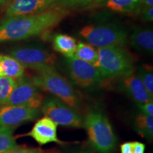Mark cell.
Instances as JSON below:
<instances>
[{"label":"cell","mask_w":153,"mask_h":153,"mask_svg":"<svg viewBox=\"0 0 153 153\" xmlns=\"http://www.w3.org/2000/svg\"><path fill=\"white\" fill-rule=\"evenodd\" d=\"M131 46L141 52L152 53L153 51V31L152 28L137 27L130 36Z\"/></svg>","instance_id":"cell-14"},{"label":"cell","mask_w":153,"mask_h":153,"mask_svg":"<svg viewBox=\"0 0 153 153\" xmlns=\"http://www.w3.org/2000/svg\"><path fill=\"white\" fill-rule=\"evenodd\" d=\"M137 75L140 78L143 85L149 94L153 98V72L152 68L150 66L143 65L140 68Z\"/></svg>","instance_id":"cell-22"},{"label":"cell","mask_w":153,"mask_h":153,"mask_svg":"<svg viewBox=\"0 0 153 153\" xmlns=\"http://www.w3.org/2000/svg\"><path fill=\"white\" fill-rule=\"evenodd\" d=\"M7 1H8V0H0V6L4 4L5 3L7 2Z\"/></svg>","instance_id":"cell-31"},{"label":"cell","mask_w":153,"mask_h":153,"mask_svg":"<svg viewBox=\"0 0 153 153\" xmlns=\"http://www.w3.org/2000/svg\"><path fill=\"white\" fill-rule=\"evenodd\" d=\"M36 72L31 79L38 89L51 93L75 110L78 108L79 97L75 89L53 66L46 67Z\"/></svg>","instance_id":"cell-3"},{"label":"cell","mask_w":153,"mask_h":153,"mask_svg":"<svg viewBox=\"0 0 153 153\" xmlns=\"http://www.w3.org/2000/svg\"><path fill=\"white\" fill-rule=\"evenodd\" d=\"M120 86L121 89L136 104H145L152 101L140 78L133 72L120 76Z\"/></svg>","instance_id":"cell-12"},{"label":"cell","mask_w":153,"mask_h":153,"mask_svg":"<svg viewBox=\"0 0 153 153\" xmlns=\"http://www.w3.org/2000/svg\"><path fill=\"white\" fill-rule=\"evenodd\" d=\"M15 127H0V153H5L17 146L14 137Z\"/></svg>","instance_id":"cell-20"},{"label":"cell","mask_w":153,"mask_h":153,"mask_svg":"<svg viewBox=\"0 0 153 153\" xmlns=\"http://www.w3.org/2000/svg\"><path fill=\"white\" fill-rule=\"evenodd\" d=\"M68 153H96V152L91 148L82 147V148H74L70 150V151H68Z\"/></svg>","instance_id":"cell-29"},{"label":"cell","mask_w":153,"mask_h":153,"mask_svg":"<svg viewBox=\"0 0 153 153\" xmlns=\"http://www.w3.org/2000/svg\"><path fill=\"white\" fill-rule=\"evenodd\" d=\"M137 106L140 110L141 113L149 116H153V101L145 104H137Z\"/></svg>","instance_id":"cell-24"},{"label":"cell","mask_w":153,"mask_h":153,"mask_svg":"<svg viewBox=\"0 0 153 153\" xmlns=\"http://www.w3.org/2000/svg\"><path fill=\"white\" fill-rule=\"evenodd\" d=\"M53 46L57 52L61 53L67 58H70L74 56L77 43L72 36L60 33L53 37Z\"/></svg>","instance_id":"cell-15"},{"label":"cell","mask_w":153,"mask_h":153,"mask_svg":"<svg viewBox=\"0 0 153 153\" xmlns=\"http://www.w3.org/2000/svg\"><path fill=\"white\" fill-rule=\"evenodd\" d=\"M41 114L40 108L23 106H3L0 107V127H15L32 121Z\"/></svg>","instance_id":"cell-11"},{"label":"cell","mask_w":153,"mask_h":153,"mask_svg":"<svg viewBox=\"0 0 153 153\" xmlns=\"http://www.w3.org/2000/svg\"><path fill=\"white\" fill-rule=\"evenodd\" d=\"M100 1V0H94V1Z\"/></svg>","instance_id":"cell-33"},{"label":"cell","mask_w":153,"mask_h":153,"mask_svg":"<svg viewBox=\"0 0 153 153\" xmlns=\"http://www.w3.org/2000/svg\"><path fill=\"white\" fill-rule=\"evenodd\" d=\"M2 75V74H1V67H0V76Z\"/></svg>","instance_id":"cell-32"},{"label":"cell","mask_w":153,"mask_h":153,"mask_svg":"<svg viewBox=\"0 0 153 153\" xmlns=\"http://www.w3.org/2000/svg\"><path fill=\"white\" fill-rule=\"evenodd\" d=\"M41 108L44 116L57 125L78 128L83 127V120L76 110L54 96L44 99Z\"/></svg>","instance_id":"cell-6"},{"label":"cell","mask_w":153,"mask_h":153,"mask_svg":"<svg viewBox=\"0 0 153 153\" xmlns=\"http://www.w3.org/2000/svg\"><path fill=\"white\" fill-rule=\"evenodd\" d=\"M5 153H43L41 150L38 149L22 148V147L16 146V148L12 150L8 151Z\"/></svg>","instance_id":"cell-25"},{"label":"cell","mask_w":153,"mask_h":153,"mask_svg":"<svg viewBox=\"0 0 153 153\" xmlns=\"http://www.w3.org/2000/svg\"><path fill=\"white\" fill-rule=\"evenodd\" d=\"M67 66L72 82L80 87L89 89L102 81L103 77L98 69L76 56L67 58Z\"/></svg>","instance_id":"cell-9"},{"label":"cell","mask_w":153,"mask_h":153,"mask_svg":"<svg viewBox=\"0 0 153 153\" xmlns=\"http://www.w3.org/2000/svg\"><path fill=\"white\" fill-rule=\"evenodd\" d=\"M9 54L18 60L24 68L37 71L46 67L53 66L57 57L53 53L40 46H19L9 50Z\"/></svg>","instance_id":"cell-7"},{"label":"cell","mask_w":153,"mask_h":153,"mask_svg":"<svg viewBox=\"0 0 153 153\" xmlns=\"http://www.w3.org/2000/svg\"><path fill=\"white\" fill-rule=\"evenodd\" d=\"M83 127L87 131L88 140L98 153H114L117 140L106 115L100 110L93 109L86 115Z\"/></svg>","instance_id":"cell-2"},{"label":"cell","mask_w":153,"mask_h":153,"mask_svg":"<svg viewBox=\"0 0 153 153\" xmlns=\"http://www.w3.org/2000/svg\"><path fill=\"white\" fill-rule=\"evenodd\" d=\"M5 16L33 14L62 6V0H8Z\"/></svg>","instance_id":"cell-10"},{"label":"cell","mask_w":153,"mask_h":153,"mask_svg":"<svg viewBox=\"0 0 153 153\" xmlns=\"http://www.w3.org/2000/svg\"><path fill=\"white\" fill-rule=\"evenodd\" d=\"M44 97L31 79L26 76L19 78L4 106H23L40 108Z\"/></svg>","instance_id":"cell-8"},{"label":"cell","mask_w":153,"mask_h":153,"mask_svg":"<svg viewBox=\"0 0 153 153\" xmlns=\"http://www.w3.org/2000/svg\"><path fill=\"white\" fill-rule=\"evenodd\" d=\"M74 56L80 60L91 63L94 66L97 64L98 58L97 49L93 45L85 42H79L77 43Z\"/></svg>","instance_id":"cell-19"},{"label":"cell","mask_w":153,"mask_h":153,"mask_svg":"<svg viewBox=\"0 0 153 153\" xmlns=\"http://www.w3.org/2000/svg\"><path fill=\"white\" fill-rule=\"evenodd\" d=\"M140 1L147 7H153V0H140Z\"/></svg>","instance_id":"cell-30"},{"label":"cell","mask_w":153,"mask_h":153,"mask_svg":"<svg viewBox=\"0 0 153 153\" xmlns=\"http://www.w3.org/2000/svg\"><path fill=\"white\" fill-rule=\"evenodd\" d=\"M82 37L94 47L104 48L125 45L128 41V32L116 24L87 25L79 31Z\"/></svg>","instance_id":"cell-5"},{"label":"cell","mask_w":153,"mask_h":153,"mask_svg":"<svg viewBox=\"0 0 153 153\" xmlns=\"http://www.w3.org/2000/svg\"><path fill=\"white\" fill-rule=\"evenodd\" d=\"M0 67L3 76H9L14 79H18L24 74V67L10 55H0Z\"/></svg>","instance_id":"cell-16"},{"label":"cell","mask_w":153,"mask_h":153,"mask_svg":"<svg viewBox=\"0 0 153 153\" xmlns=\"http://www.w3.org/2000/svg\"><path fill=\"white\" fill-rule=\"evenodd\" d=\"M144 5V4H143ZM142 6L137 11V14L140 15L141 19L145 22H151L153 21V8L152 7H147Z\"/></svg>","instance_id":"cell-23"},{"label":"cell","mask_w":153,"mask_h":153,"mask_svg":"<svg viewBox=\"0 0 153 153\" xmlns=\"http://www.w3.org/2000/svg\"><path fill=\"white\" fill-rule=\"evenodd\" d=\"M16 79L7 76H0V107L4 106L16 85Z\"/></svg>","instance_id":"cell-21"},{"label":"cell","mask_w":153,"mask_h":153,"mask_svg":"<svg viewBox=\"0 0 153 153\" xmlns=\"http://www.w3.org/2000/svg\"><path fill=\"white\" fill-rule=\"evenodd\" d=\"M91 1H94V0H62V7H67L68 6L84 4Z\"/></svg>","instance_id":"cell-26"},{"label":"cell","mask_w":153,"mask_h":153,"mask_svg":"<svg viewBox=\"0 0 153 153\" xmlns=\"http://www.w3.org/2000/svg\"><path fill=\"white\" fill-rule=\"evenodd\" d=\"M95 67L103 78L120 77L134 72L133 62L128 54L120 46L99 48Z\"/></svg>","instance_id":"cell-4"},{"label":"cell","mask_w":153,"mask_h":153,"mask_svg":"<svg viewBox=\"0 0 153 153\" xmlns=\"http://www.w3.org/2000/svg\"><path fill=\"white\" fill-rule=\"evenodd\" d=\"M69 14L66 7H53L33 14L5 16L0 21V43L27 39L45 33Z\"/></svg>","instance_id":"cell-1"},{"label":"cell","mask_w":153,"mask_h":153,"mask_svg":"<svg viewBox=\"0 0 153 153\" xmlns=\"http://www.w3.org/2000/svg\"><path fill=\"white\" fill-rule=\"evenodd\" d=\"M134 128L138 134L148 140L153 137V116L139 113L134 119Z\"/></svg>","instance_id":"cell-18"},{"label":"cell","mask_w":153,"mask_h":153,"mask_svg":"<svg viewBox=\"0 0 153 153\" xmlns=\"http://www.w3.org/2000/svg\"><path fill=\"white\" fill-rule=\"evenodd\" d=\"M143 5L140 0H106V7L108 10L119 14H133Z\"/></svg>","instance_id":"cell-17"},{"label":"cell","mask_w":153,"mask_h":153,"mask_svg":"<svg viewBox=\"0 0 153 153\" xmlns=\"http://www.w3.org/2000/svg\"><path fill=\"white\" fill-rule=\"evenodd\" d=\"M57 125L49 118L44 116L36 121L28 135L33 137L38 144L43 145L50 143H62L57 136Z\"/></svg>","instance_id":"cell-13"},{"label":"cell","mask_w":153,"mask_h":153,"mask_svg":"<svg viewBox=\"0 0 153 153\" xmlns=\"http://www.w3.org/2000/svg\"><path fill=\"white\" fill-rule=\"evenodd\" d=\"M120 153H133V142H126L120 145Z\"/></svg>","instance_id":"cell-28"},{"label":"cell","mask_w":153,"mask_h":153,"mask_svg":"<svg viewBox=\"0 0 153 153\" xmlns=\"http://www.w3.org/2000/svg\"><path fill=\"white\" fill-rule=\"evenodd\" d=\"M145 145L142 143L133 142V153H145Z\"/></svg>","instance_id":"cell-27"}]
</instances>
